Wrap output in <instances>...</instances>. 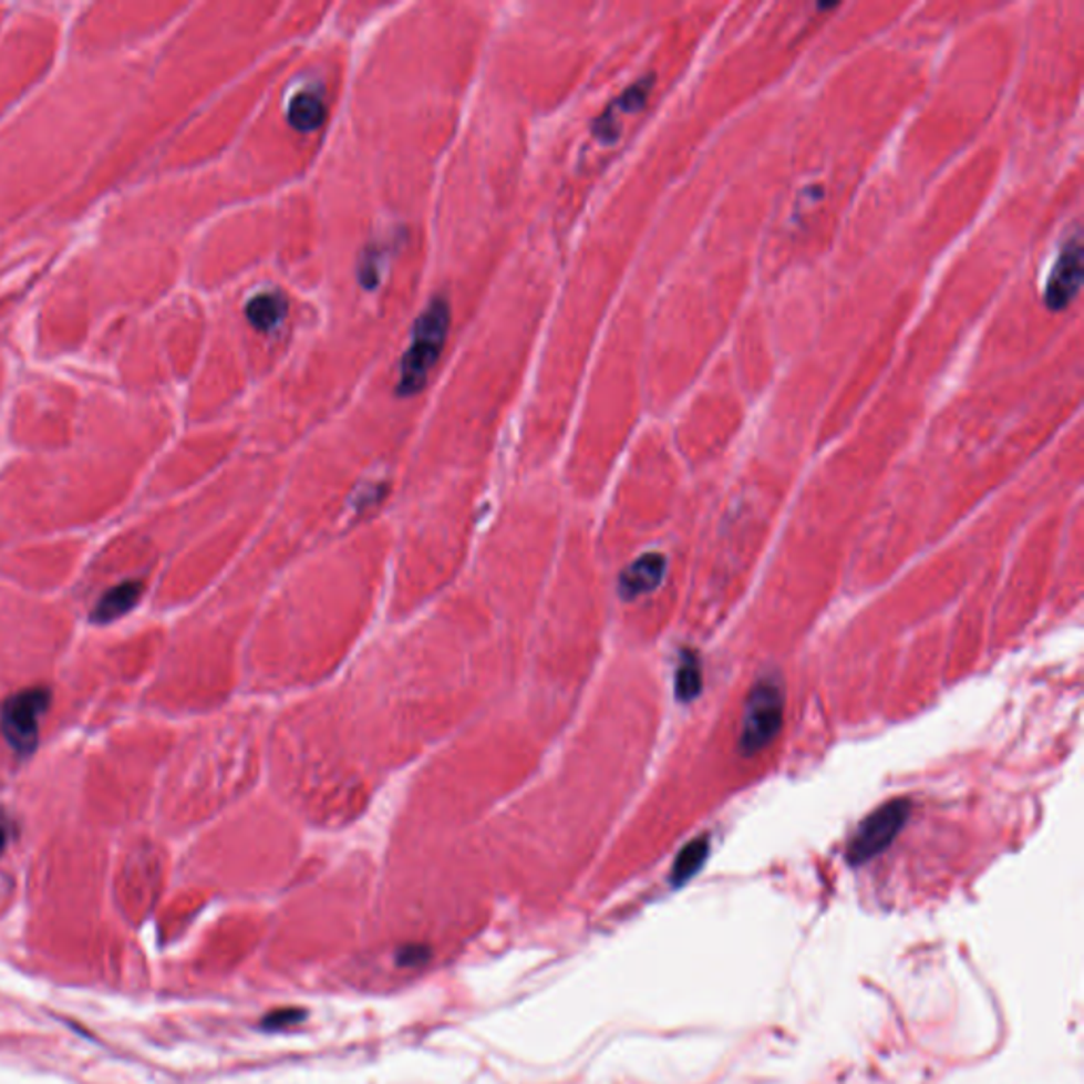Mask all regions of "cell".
<instances>
[{"label":"cell","mask_w":1084,"mask_h":1084,"mask_svg":"<svg viewBox=\"0 0 1084 1084\" xmlns=\"http://www.w3.org/2000/svg\"><path fill=\"white\" fill-rule=\"evenodd\" d=\"M7 844H9V826H7V822L0 816V854L4 851Z\"/></svg>","instance_id":"cell-14"},{"label":"cell","mask_w":1084,"mask_h":1084,"mask_svg":"<svg viewBox=\"0 0 1084 1084\" xmlns=\"http://www.w3.org/2000/svg\"><path fill=\"white\" fill-rule=\"evenodd\" d=\"M450 322H452V310L443 297H434L426 306V310L413 322L410 348L405 350L399 364L396 390L401 396L417 394L429 384L434 364L438 362V357L445 348Z\"/></svg>","instance_id":"cell-1"},{"label":"cell","mask_w":1084,"mask_h":1084,"mask_svg":"<svg viewBox=\"0 0 1084 1084\" xmlns=\"http://www.w3.org/2000/svg\"><path fill=\"white\" fill-rule=\"evenodd\" d=\"M1083 287V240L1078 234L1063 241L1057 259L1044 282V303L1049 310H1065Z\"/></svg>","instance_id":"cell-5"},{"label":"cell","mask_w":1084,"mask_h":1084,"mask_svg":"<svg viewBox=\"0 0 1084 1084\" xmlns=\"http://www.w3.org/2000/svg\"><path fill=\"white\" fill-rule=\"evenodd\" d=\"M708 854H710V844L705 839H695V842L684 845L675 858L674 867H672V875H670L672 886L678 888V886H684L689 879H693L698 875L699 868L705 865Z\"/></svg>","instance_id":"cell-11"},{"label":"cell","mask_w":1084,"mask_h":1084,"mask_svg":"<svg viewBox=\"0 0 1084 1084\" xmlns=\"http://www.w3.org/2000/svg\"><path fill=\"white\" fill-rule=\"evenodd\" d=\"M143 593H145V585L141 580H125L121 585L111 587L106 593H102L94 610L90 612V621L96 626H109L117 621L141 602Z\"/></svg>","instance_id":"cell-8"},{"label":"cell","mask_w":1084,"mask_h":1084,"mask_svg":"<svg viewBox=\"0 0 1084 1084\" xmlns=\"http://www.w3.org/2000/svg\"><path fill=\"white\" fill-rule=\"evenodd\" d=\"M784 684L775 675L761 678L750 689L740 729V752L744 756H754L777 737L784 723Z\"/></svg>","instance_id":"cell-2"},{"label":"cell","mask_w":1084,"mask_h":1084,"mask_svg":"<svg viewBox=\"0 0 1084 1084\" xmlns=\"http://www.w3.org/2000/svg\"><path fill=\"white\" fill-rule=\"evenodd\" d=\"M909 816H911V803L907 798H894L890 803L881 805L879 809H875L868 818L863 819L856 835L847 845L845 851L847 863L860 867L868 860L877 858L881 851H886L894 844V839L905 828Z\"/></svg>","instance_id":"cell-4"},{"label":"cell","mask_w":1084,"mask_h":1084,"mask_svg":"<svg viewBox=\"0 0 1084 1084\" xmlns=\"http://www.w3.org/2000/svg\"><path fill=\"white\" fill-rule=\"evenodd\" d=\"M287 117H289L290 125L299 132L318 130L327 117L324 97L316 90L295 92V96L290 97L289 106H287Z\"/></svg>","instance_id":"cell-10"},{"label":"cell","mask_w":1084,"mask_h":1084,"mask_svg":"<svg viewBox=\"0 0 1084 1084\" xmlns=\"http://www.w3.org/2000/svg\"><path fill=\"white\" fill-rule=\"evenodd\" d=\"M289 313V303L278 290H261L246 303V318L257 331L278 329Z\"/></svg>","instance_id":"cell-9"},{"label":"cell","mask_w":1084,"mask_h":1084,"mask_svg":"<svg viewBox=\"0 0 1084 1084\" xmlns=\"http://www.w3.org/2000/svg\"><path fill=\"white\" fill-rule=\"evenodd\" d=\"M299 1014H303V1012H299V1011L276 1012V1014H271V1016L267 1019V1028H278V1025H282V1023H287V1021H290V1023H297L299 1019H303V1016H299Z\"/></svg>","instance_id":"cell-13"},{"label":"cell","mask_w":1084,"mask_h":1084,"mask_svg":"<svg viewBox=\"0 0 1084 1084\" xmlns=\"http://www.w3.org/2000/svg\"><path fill=\"white\" fill-rule=\"evenodd\" d=\"M651 90L652 74L642 76L640 81H636L633 85H629L626 92L617 97V100H612L608 104V109L596 120V123H593V136L600 143H603V145L617 143L619 136H621V121L627 115H636L647 104Z\"/></svg>","instance_id":"cell-6"},{"label":"cell","mask_w":1084,"mask_h":1084,"mask_svg":"<svg viewBox=\"0 0 1084 1084\" xmlns=\"http://www.w3.org/2000/svg\"><path fill=\"white\" fill-rule=\"evenodd\" d=\"M665 568L668 559L661 554L642 555L633 564H629L619 579V591L623 600H636L654 591L665 577Z\"/></svg>","instance_id":"cell-7"},{"label":"cell","mask_w":1084,"mask_h":1084,"mask_svg":"<svg viewBox=\"0 0 1084 1084\" xmlns=\"http://www.w3.org/2000/svg\"><path fill=\"white\" fill-rule=\"evenodd\" d=\"M51 693L45 686L24 689L0 705V731L11 750L28 758L39 746V724L48 712Z\"/></svg>","instance_id":"cell-3"},{"label":"cell","mask_w":1084,"mask_h":1084,"mask_svg":"<svg viewBox=\"0 0 1084 1084\" xmlns=\"http://www.w3.org/2000/svg\"><path fill=\"white\" fill-rule=\"evenodd\" d=\"M703 686V674H701V663L698 654L691 651L684 652L675 672V698L682 703H691L699 698Z\"/></svg>","instance_id":"cell-12"}]
</instances>
